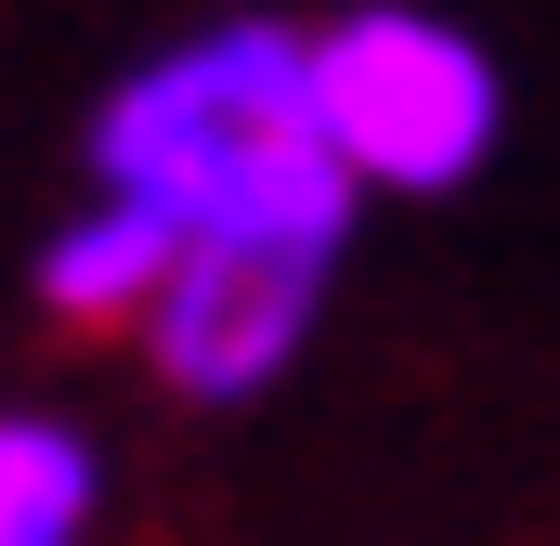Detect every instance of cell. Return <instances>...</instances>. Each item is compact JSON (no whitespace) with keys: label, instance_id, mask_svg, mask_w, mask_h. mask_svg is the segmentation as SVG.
Returning <instances> with one entry per match:
<instances>
[{"label":"cell","instance_id":"1","mask_svg":"<svg viewBox=\"0 0 560 546\" xmlns=\"http://www.w3.org/2000/svg\"><path fill=\"white\" fill-rule=\"evenodd\" d=\"M92 182L156 209L170 235H261V248H326L352 235V169L313 131V52L300 26H209L131 66L92 118Z\"/></svg>","mask_w":560,"mask_h":546},{"label":"cell","instance_id":"3","mask_svg":"<svg viewBox=\"0 0 560 546\" xmlns=\"http://www.w3.org/2000/svg\"><path fill=\"white\" fill-rule=\"evenodd\" d=\"M313 299H326V248H261V235H183V261L156 286L131 339L156 352V378L183 404H248L275 391L313 339Z\"/></svg>","mask_w":560,"mask_h":546},{"label":"cell","instance_id":"5","mask_svg":"<svg viewBox=\"0 0 560 546\" xmlns=\"http://www.w3.org/2000/svg\"><path fill=\"white\" fill-rule=\"evenodd\" d=\"M92 508H105L92 429L13 404L0 416V546H92Z\"/></svg>","mask_w":560,"mask_h":546},{"label":"cell","instance_id":"2","mask_svg":"<svg viewBox=\"0 0 560 546\" xmlns=\"http://www.w3.org/2000/svg\"><path fill=\"white\" fill-rule=\"evenodd\" d=\"M300 52H313V131L352 169V195H443L495 156V66L443 13L365 0Z\"/></svg>","mask_w":560,"mask_h":546},{"label":"cell","instance_id":"4","mask_svg":"<svg viewBox=\"0 0 560 546\" xmlns=\"http://www.w3.org/2000/svg\"><path fill=\"white\" fill-rule=\"evenodd\" d=\"M170 261H183V235H170L156 209H131V195H92V209H66V222L39 235L26 286H39V312H52V325L118 339V325H143V312H156Z\"/></svg>","mask_w":560,"mask_h":546}]
</instances>
